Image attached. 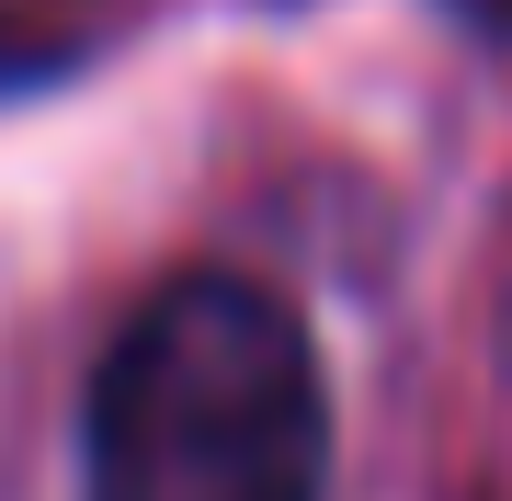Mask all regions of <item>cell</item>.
<instances>
[{"label": "cell", "instance_id": "obj_1", "mask_svg": "<svg viewBox=\"0 0 512 501\" xmlns=\"http://www.w3.org/2000/svg\"><path fill=\"white\" fill-rule=\"evenodd\" d=\"M92 501H319L330 388L319 342L262 274L194 262L148 285L92 376Z\"/></svg>", "mask_w": 512, "mask_h": 501}]
</instances>
